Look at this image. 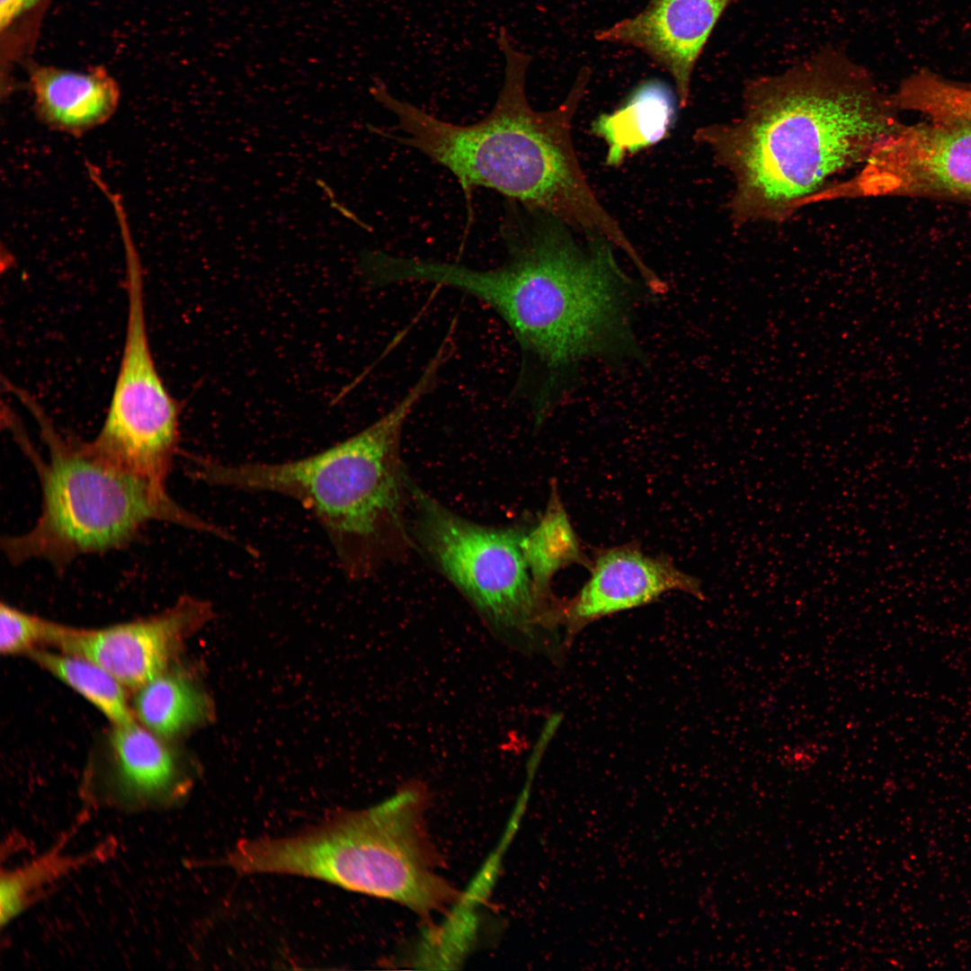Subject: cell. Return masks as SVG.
<instances>
[{
	"instance_id": "1",
	"label": "cell",
	"mask_w": 971,
	"mask_h": 971,
	"mask_svg": "<svg viewBox=\"0 0 971 971\" xmlns=\"http://www.w3.org/2000/svg\"><path fill=\"white\" fill-rule=\"evenodd\" d=\"M568 227L507 203L502 264L478 270L442 262L435 274L439 285L483 302L509 327L521 356L512 396L527 403L537 427L583 361L643 355L632 326L637 289L619 265L615 245L599 235L582 243Z\"/></svg>"
},
{
	"instance_id": "2",
	"label": "cell",
	"mask_w": 971,
	"mask_h": 971,
	"mask_svg": "<svg viewBox=\"0 0 971 971\" xmlns=\"http://www.w3.org/2000/svg\"><path fill=\"white\" fill-rule=\"evenodd\" d=\"M891 95L847 56L825 49L749 81L742 117L698 129L735 180V223L785 218L842 172L864 164L903 124Z\"/></svg>"
},
{
	"instance_id": "3",
	"label": "cell",
	"mask_w": 971,
	"mask_h": 971,
	"mask_svg": "<svg viewBox=\"0 0 971 971\" xmlns=\"http://www.w3.org/2000/svg\"><path fill=\"white\" fill-rule=\"evenodd\" d=\"M497 44L505 58L504 80L489 113L469 125L452 124L394 97L379 82L374 99L391 111L404 133L380 135L422 152L448 168L467 191L492 189L584 235L609 239L630 260L639 254L602 206L579 163L572 139L575 115L591 70L583 67L566 99L539 111L529 103L526 74L531 57L517 50L505 29Z\"/></svg>"
},
{
	"instance_id": "4",
	"label": "cell",
	"mask_w": 971,
	"mask_h": 971,
	"mask_svg": "<svg viewBox=\"0 0 971 971\" xmlns=\"http://www.w3.org/2000/svg\"><path fill=\"white\" fill-rule=\"evenodd\" d=\"M448 361L444 352L436 351L391 409L321 451L281 462L198 457L192 475L209 486L293 499L322 527L343 574L367 578L413 545L401 437L409 414L436 388Z\"/></svg>"
},
{
	"instance_id": "5",
	"label": "cell",
	"mask_w": 971,
	"mask_h": 971,
	"mask_svg": "<svg viewBox=\"0 0 971 971\" xmlns=\"http://www.w3.org/2000/svg\"><path fill=\"white\" fill-rule=\"evenodd\" d=\"M428 802L423 784H407L375 806L340 812L295 834L244 840L236 864L245 875L320 879L422 917L446 913L461 894L438 873L442 860L426 825Z\"/></svg>"
},
{
	"instance_id": "6",
	"label": "cell",
	"mask_w": 971,
	"mask_h": 971,
	"mask_svg": "<svg viewBox=\"0 0 971 971\" xmlns=\"http://www.w3.org/2000/svg\"><path fill=\"white\" fill-rule=\"evenodd\" d=\"M11 390L36 420L47 455L37 452L21 428L10 422L18 443L40 484L41 508L27 531L2 539L13 565L39 559L63 569L75 559L120 548L151 521H165L229 540L231 534L184 509L166 488L97 456L83 441L65 435L25 391Z\"/></svg>"
},
{
	"instance_id": "7",
	"label": "cell",
	"mask_w": 971,
	"mask_h": 971,
	"mask_svg": "<svg viewBox=\"0 0 971 971\" xmlns=\"http://www.w3.org/2000/svg\"><path fill=\"white\" fill-rule=\"evenodd\" d=\"M410 480V479H409ZM413 541L501 637L532 646L557 628L558 598L538 590L523 527L492 528L450 511L408 483Z\"/></svg>"
},
{
	"instance_id": "8",
	"label": "cell",
	"mask_w": 971,
	"mask_h": 971,
	"mask_svg": "<svg viewBox=\"0 0 971 971\" xmlns=\"http://www.w3.org/2000/svg\"><path fill=\"white\" fill-rule=\"evenodd\" d=\"M125 261L128 316L122 356L104 421L88 444L101 459L166 488L178 451L181 404L168 392L153 359L135 245L125 247Z\"/></svg>"
},
{
	"instance_id": "9",
	"label": "cell",
	"mask_w": 971,
	"mask_h": 971,
	"mask_svg": "<svg viewBox=\"0 0 971 971\" xmlns=\"http://www.w3.org/2000/svg\"><path fill=\"white\" fill-rule=\"evenodd\" d=\"M873 196L971 202V121L903 124L857 174L829 187L819 200Z\"/></svg>"
},
{
	"instance_id": "10",
	"label": "cell",
	"mask_w": 971,
	"mask_h": 971,
	"mask_svg": "<svg viewBox=\"0 0 971 971\" xmlns=\"http://www.w3.org/2000/svg\"><path fill=\"white\" fill-rule=\"evenodd\" d=\"M211 611L207 601L185 596L156 615L101 628L50 621L46 644L97 664L125 688L137 690L169 669L184 641Z\"/></svg>"
},
{
	"instance_id": "11",
	"label": "cell",
	"mask_w": 971,
	"mask_h": 971,
	"mask_svg": "<svg viewBox=\"0 0 971 971\" xmlns=\"http://www.w3.org/2000/svg\"><path fill=\"white\" fill-rule=\"evenodd\" d=\"M109 757L92 767L80 788L86 810L165 812L185 800L192 776L164 739L136 722L114 726Z\"/></svg>"
},
{
	"instance_id": "12",
	"label": "cell",
	"mask_w": 971,
	"mask_h": 971,
	"mask_svg": "<svg viewBox=\"0 0 971 971\" xmlns=\"http://www.w3.org/2000/svg\"><path fill=\"white\" fill-rule=\"evenodd\" d=\"M591 576L571 599L558 600V626L565 643L590 622L609 614L647 604L662 594L681 591L703 600L701 583L664 557L644 554L633 545L597 549Z\"/></svg>"
},
{
	"instance_id": "13",
	"label": "cell",
	"mask_w": 971,
	"mask_h": 971,
	"mask_svg": "<svg viewBox=\"0 0 971 971\" xmlns=\"http://www.w3.org/2000/svg\"><path fill=\"white\" fill-rule=\"evenodd\" d=\"M733 0H649L632 17L594 34L599 41L630 46L672 76L680 107L690 101L694 67L719 18Z\"/></svg>"
},
{
	"instance_id": "14",
	"label": "cell",
	"mask_w": 971,
	"mask_h": 971,
	"mask_svg": "<svg viewBox=\"0 0 971 971\" xmlns=\"http://www.w3.org/2000/svg\"><path fill=\"white\" fill-rule=\"evenodd\" d=\"M29 85L37 118L49 128L81 136L107 122L120 102L115 79L102 67L76 71L37 66Z\"/></svg>"
},
{
	"instance_id": "15",
	"label": "cell",
	"mask_w": 971,
	"mask_h": 971,
	"mask_svg": "<svg viewBox=\"0 0 971 971\" xmlns=\"http://www.w3.org/2000/svg\"><path fill=\"white\" fill-rule=\"evenodd\" d=\"M678 105L677 94L664 82L650 79L634 88L617 110L599 115L591 129L607 145L605 165L619 166L626 156L667 138Z\"/></svg>"
},
{
	"instance_id": "16",
	"label": "cell",
	"mask_w": 971,
	"mask_h": 971,
	"mask_svg": "<svg viewBox=\"0 0 971 971\" xmlns=\"http://www.w3.org/2000/svg\"><path fill=\"white\" fill-rule=\"evenodd\" d=\"M73 832H67L41 854L13 868L3 869L0 877V926L4 929L43 900L58 885L79 870L114 855V841L72 853L66 849Z\"/></svg>"
},
{
	"instance_id": "17",
	"label": "cell",
	"mask_w": 971,
	"mask_h": 971,
	"mask_svg": "<svg viewBox=\"0 0 971 971\" xmlns=\"http://www.w3.org/2000/svg\"><path fill=\"white\" fill-rule=\"evenodd\" d=\"M132 710L144 727L165 740L207 719L209 704L187 675L168 669L137 690Z\"/></svg>"
},
{
	"instance_id": "18",
	"label": "cell",
	"mask_w": 971,
	"mask_h": 971,
	"mask_svg": "<svg viewBox=\"0 0 971 971\" xmlns=\"http://www.w3.org/2000/svg\"><path fill=\"white\" fill-rule=\"evenodd\" d=\"M524 546L536 586L548 598L554 597L550 583L559 569L572 564L591 565L554 484L544 513L536 524L525 529Z\"/></svg>"
},
{
	"instance_id": "19",
	"label": "cell",
	"mask_w": 971,
	"mask_h": 971,
	"mask_svg": "<svg viewBox=\"0 0 971 971\" xmlns=\"http://www.w3.org/2000/svg\"><path fill=\"white\" fill-rule=\"evenodd\" d=\"M28 655L41 668L96 707L114 726L135 722L125 687L97 664L63 652L34 649Z\"/></svg>"
},
{
	"instance_id": "20",
	"label": "cell",
	"mask_w": 971,
	"mask_h": 971,
	"mask_svg": "<svg viewBox=\"0 0 971 971\" xmlns=\"http://www.w3.org/2000/svg\"><path fill=\"white\" fill-rule=\"evenodd\" d=\"M891 96L898 110L931 120L971 121V83L952 81L929 69L911 74Z\"/></svg>"
},
{
	"instance_id": "21",
	"label": "cell",
	"mask_w": 971,
	"mask_h": 971,
	"mask_svg": "<svg viewBox=\"0 0 971 971\" xmlns=\"http://www.w3.org/2000/svg\"><path fill=\"white\" fill-rule=\"evenodd\" d=\"M49 621L6 603L0 610V650L3 655L29 654L46 644Z\"/></svg>"
},
{
	"instance_id": "22",
	"label": "cell",
	"mask_w": 971,
	"mask_h": 971,
	"mask_svg": "<svg viewBox=\"0 0 971 971\" xmlns=\"http://www.w3.org/2000/svg\"><path fill=\"white\" fill-rule=\"evenodd\" d=\"M40 0H0V26L7 28L22 13Z\"/></svg>"
}]
</instances>
